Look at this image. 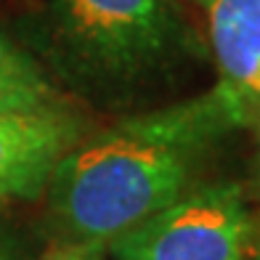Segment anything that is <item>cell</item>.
Returning <instances> with one entry per match:
<instances>
[{"mask_svg":"<svg viewBox=\"0 0 260 260\" xmlns=\"http://www.w3.org/2000/svg\"><path fill=\"white\" fill-rule=\"evenodd\" d=\"M250 120L247 104L218 80L80 138L45 186L53 226L82 250L109 247L191 191L223 138Z\"/></svg>","mask_w":260,"mask_h":260,"instance_id":"6da1fadb","label":"cell"},{"mask_svg":"<svg viewBox=\"0 0 260 260\" xmlns=\"http://www.w3.org/2000/svg\"><path fill=\"white\" fill-rule=\"evenodd\" d=\"M45 40L69 77L127 93L178 64L191 29L178 0H48Z\"/></svg>","mask_w":260,"mask_h":260,"instance_id":"7a4b0ae2","label":"cell"},{"mask_svg":"<svg viewBox=\"0 0 260 260\" xmlns=\"http://www.w3.org/2000/svg\"><path fill=\"white\" fill-rule=\"evenodd\" d=\"M114 260H260V202L239 183L194 186L109 244Z\"/></svg>","mask_w":260,"mask_h":260,"instance_id":"3957f363","label":"cell"},{"mask_svg":"<svg viewBox=\"0 0 260 260\" xmlns=\"http://www.w3.org/2000/svg\"><path fill=\"white\" fill-rule=\"evenodd\" d=\"M82 138L69 117H0V207L45 191L69 149Z\"/></svg>","mask_w":260,"mask_h":260,"instance_id":"277c9868","label":"cell"},{"mask_svg":"<svg viewBox=\"0 0 260 260\" xmlns=\"http://www.w3.org/2000/svg\"><path fill=\"white\" fill-rule=\"evenodd\" d=\"M207 19V40L220 82L260 114V0H197ZM252 122V120H250Z\"/></svg>","mask_w":260,"mask_h":260,"instance_id":"5b68a950","label":"cell"},{"mask_svg":"<svg viewBox=\"0 0 260 260\" xmlns=\"http://www.w3.org/2000/svg\"><path fill=\"white\" fill-rule=\"evenodd\" d=\"M72 106L21 45L0 32V117H69Z\"/></svg>","mask_w":260,"mask_h":260,"instance_id":"8992f818","label":"cell"},{"mask_svg":"<svg viewBox=\"0 0 260 260\" xmlns=\"http://www.w3.org/2000/svg\"><path fill=\"white\" fill-rule=\"evenodd\" d=\"M252 130H255V154H252V197L260 202V114L252 117Z\"/></svg>","mask_w":260,"mask_h":260,"instance_id":"52a82bcc","label":"cell"},{"mask_svg":"<svg viewBox=\"0 0 260 260\" xmlns=\"http://www.w3.org/2000/svg\"><path fill=\"white\" fill-rule=\"evenodd\" d=\"M0 260H24L19 252V247H14V242L0 236Z\"/></svg>","mask_w":260,"mask_h":260,"instance_id":"ba28073f","label":"cell"},{"mask_svg":"<svg viewBox=\"0 0 260 260\" xmlns=\"http://www.w3.org/2000/svg\"><path fill=\"white\" fill-rule=\"evenodd\" d=\"M45 260H101L96 255H90L85 250H72V252H56L51 257H45Z\"/></svg>","mask_w":260,"mask_h":260,"instance_id":"9c48e42d","label":"cell"},{"mask_svg":"<svg viewBox=\"0 0 260 260\" xmlns=\"http://www.w3.org/2000/svg\"><path fill=\"white\" fill-rule=\"evenodd\" d=\"M194 3H197V0H194Z\"/></svg>","mask_w":260,"mask_h":260,"instance_id":"30bf717a","label":"cell"}]
</instances>
